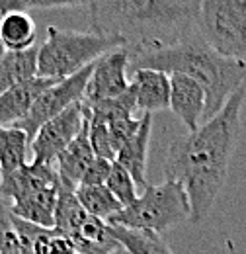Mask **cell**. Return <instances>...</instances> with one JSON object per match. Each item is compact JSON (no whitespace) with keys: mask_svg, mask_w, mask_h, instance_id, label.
Listing matches in <instances>:
<instances>
[{"mask_svg":"<svg viewBox=\"0 0 246 254\" xmlns=\"http://www.w3.org/2000/svg\"><path fill=\"white\" fill-rule=\"evenodd\" d=\"M245 102L246 86H243L197 131L178 135L168 145L164 174L166 180L180 182L187 191L193 223H201L211 213L227 182L231 157L241 133Z\"/></svg>","mask_w":246,"mask_h":254,"instance_id":"1","label":"cell"},{"mask_svg":"<svg viewBox=\"0 0 246 254\" xmlns=\"http://www.w3.org/2000/svg\"><path fill=\"white\" fill-rule=\"evenodd\" d=\"M197 0H94L88 24L94 33L118 37L129 63L199 35Z\"/></svg>","mask_w":246,"mask_h":254,"instance_id":"2","label":"cell"},{"mask_svg":"<svg viewBox=\"0 0 246 254\" xmlns=\"http://www.w3.org/2000/svg\"><path fill=\"white\" fill-rule=\"evenodd\" d=\"M131 72L139 68H153L166 74H185L195 80L205 92L203 124L217 116L227 100L239 88L246 86V63L227 59L213 51L199 35L174 47L139 57L129 63Z\"/></svg>","mask_w":246,"mask_h":254,"instance_id":"3","label":"cell"},{"mask_svg":"<svg viewBox=\"0 0 246 254\" xmlns=\"http://www.w3.org/2000/svg\"><path fill=\"white\" fill-rule=\"evenodd\" d=\"M61 180L51 164L30 162L0 178V197L10 203L14 217L31 225L53 229Z\"/></svg>","mask_w":246,"mask_h":254,"instance_id":"4","label":"cell"},{"mask_svg":"<svg viewBox=\"0 0 246 254\" xmlns=\"http://www.w3.org/2000/svg\"><path fill=\"white\" fill-rule=\"evenodd\" d=\"M120 47L123 43L118 37L51 26L45 41L37 47V76L51 80L70 78Z\"/></svg>","mask_w":246,"mask_h":254,"instance_id":"5","label":"cell"},{"mask_svg":"<svg viewBox=\"0 0 246 254\" xmlns=\"http://www.w3.org/2000/svg\"><path fill=\"white\" fill-rule=\"evenodd\" d=\"M187 219L191 221L187 191L176 180H164L162 184H147L139 197L123 207L110 225L162 235Z\"/></svg>","mask_w":246,"mask_h":254,"instance_id":"6","label":"cell"},{"mask_svg":"<svg viewBox=\"0 0 246 254\" xmlns=\"http://www.w3.org/2000/svg\"><path fill=\"white\" fill-rule=\"evenodd\" d=\"M197 26L213 51L246 63V0H203Z\"/></svg>","mask_w":246,"mask_h":254,"instance_id":"7","label":"cell"},{"mask_svg":"<svg viewBox=\"0 0 246 254\" xmlns=\"http://www.w3.org/2000/svg\"><path fill=\"white\" fill-rule=\"evenodd\" d=\"M92 66L80 70L78 74L70 76V78H64L55 82L53 86H49L43 94L35 100V104L31 106L30 114L14 127L22 129L30 141L35 137V133L45 126L49 120L57 118L59 114H62L66 108H70L72 104L80 102L84 98V90H86V84H88V78L92 74Z\"/></svg>","mask_w":246,"mask_h":254,"instance_id":"8","label":"cell"},{"mask_svg":"<svg viewBox=\"0 0 246 254\" xmlns=\"http://www.w3.org/2000/svg\"><path fill=\"white\" fill-rule=\"evenodd\" d=\"M86 124L82 100L66 108L57 118L49 120L31 139V162L55 166L61 153L78 137Z\"/></svg>","mask_w":246,"mask_h":254,"instance_id":"9","label":"cell"},{"mask_svg":"<svg viewBox=\"0 0 246 254\" xmlns=\"http://www.w3.org/2000/svg\"><path fill=\"white\" fill-rule=\"evenodd\" d=\"M129 53L127 49H114L94 63L92 74L84 90V104H98L120 98L129 90Z\"/></svg>","mask_w":246,"mask_h":254,"instance_id":"10","label":"cell"},{"mask_svg":"<svg viewBox=\"0 0 246 254\" xmlns=\"http://www.w3.org/2000/svg\"><path fill=\"white\" fill-rule=\"evenodd\" d=\"M205 92L185 74H170V110L182 120L187 133L197 131L205 116Z\"/></svg>","mask_w":246,"mask_h":254,"instance_id":"11","label":"cell"},{"mask_svg":"<svg viewBox=\"0 0 246 254\" xmlns=\"http://www.w3.org/2000/svg\"><path fill=\"white\" fill-rule=\"evenodd\" d=\"M129 88L135 96L137 110L143 114L164 112L170 108V74L153 70V68H139L131 72Z\"/></svg>","mask_w":246,"mask_h":254,"instance_id":"12","label":"cell"},{"mask_svg":"<svg viewBox=\"0 0 246 254\" xmlns=\"http://www.w3.org/2000/svg\"><path fill=\"white\" fill-rule=\"evenodd\" d=\"M55 82L59 80L35 76L28 82L18 84L12 90L4 92L0 96V127H14L16 124H20L30 114L35 100Z\"/></svg>","mask_w":246,"mask_h":254,"instance_id":"13","label":"cell"},{"mask_svg":"<svg viewBox=\"0 0 246 254\" xmlns=\"http://www.w3.org/2000/svg\"><path fill=\"white\" fill-rule=\"evenodd\" d=\"M151 135H153V116L143 114L137 133L123 145L116 155V162L131 174L135 184L143 190L147 188V155H149Z\"/></svg>","mask_w":246,"mask_h":254,"instance_id":"14","label":"cell"},{"mask_svg":"<svg viewBox=\"0 0 246 254\" xmlns=\"http://www.w3.org/2000/svg\"><path fill=\"white\" fill-rule=\"evenodd\" d=\"M94 159H96V155H94L90 139H88V124H84L78 137L62 151L61 157L55 162L61 184L76 190L82 182L84 172L88 170V166L94 162Z\"/></svg>","mask_w":246,"mask_h":254,"instance_id":"15","label":"cell"},{"mask_svg":"<svg viewBox=\"0 0 246 254\" xmlns=\"http://www.w3.org/2000/svg\"><path fill=\"white\" fill-rule=\"evenodd\" d=\"M37 28L35 22L26 10L8 12L0 22V43L4 51L20 53L35 47Z\"/></svg>","mask_w":246,"mask_h":254,"instance_id":"16","label":"cell"},{"mask_svg":"<svg viewBox=\"0 0 246 254\" xmlns=\"http://www.w3.org/2000/svg\"><path fill=\"white\" fill-rule=\"evenodd\" d=\"M37 76V47L28 51H6L0 57V96Z\"/></svg>","mask_w":246,"mask_h":254,"instance_id":"17","label":"cell"},{"mask_svg":"<svg viewBox=\"0 0 246 254\" xmlns=\"http://www.w3.org/2000/svg\"><path fill=\"white\" fill-rule=\"evenodd\" d=\"M30 137L18 127H0V178L8 176L28 162Z\"/></svg>","mask_w":246,"mask_h":254,"instance_id":"18","label":"cell"},{"mask_svg":"<svg viewBox=\"0 0 246 254\" xmlns=\"http://www.w3.org/2000/svg\"><path fill=\"white\" fill-rule=\"evenodd\" d=\"M110 233L125 249L127 254H174L168 243L164 241V237L156 233L133 231L120 225H110Z\"/></svg>","mask_w":246,"mask_h":254,"instance_id":"19","label":"cell"},{"mask_svg":"<svg viewBox=\"0 0 246 254\" xmlns=\"http://www.w3.org/2000/svg\"><path fill=\"white\" fill-rule=\"evenodd\" d=\"M74 195L84 211L100 221L110 223L123 209V205L106 186H78Z\"/></svg>","mask_w":246,"mask_h":254,"instance_id":"20","label":"cell"},{"mask_svg":"<svg viewBox=\"0 0 246 254\" xmlns=\"http://www.w3.org/2000/svg\"><path fill=\"white\" fill-rule=\"evenodd\" d=\"M106 188L112 191V195L122 203L123 207L131 205L139 197V186L135 184V180L131 178V174L123 166H120L118 162L112 164V172L108 176Z\"/></svg>","mask_w":246,"mask_h":254,"instance_id":"21","label":"cell"},{"mask_svg":"<svg viewBox=\"0 0 246 254\" xmlns=\"http://www.w3.org/2000/svg\"><path fill=\"white\" fill-rule=\"evenodd\" d=\"M112 164H114V162L96 157L92 164L88 166V170L84 172L80 186H106L108 176H110V172H112Z\"/></svg>","mask_w":246,"mask_h":254,"instance_id":"22","label":"cell"},{"mask_svg":"<svg viewBox=\"0 0 246 254\" xmlns=\"http://www.w3.org/2000/svg\"><path fill=\"white\" fill-rule=\"evenodd\" d=\"M114 254H127V253H125V249H122V251H118V253H114Z\"/></svg>","mask_w":246,"mask_h":254,"instance_id":"23","label":"cell"}]
</instances>
